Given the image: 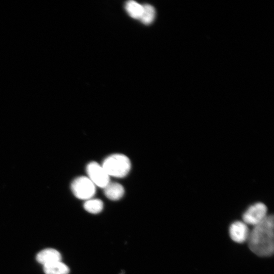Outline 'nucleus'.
<instances>
[{
  "label": "nucleus",
  "mask_w": 274,
  "mask_h": 274,
  "mask_svg": "<svg viewBox=\"0 0 274 274\" xmlns=\"http://www.w3.org/2000/svg\"><path fill=\"white\" fill-rule=\"evenodd\" d=\"M44 271L46 274H68L70 269L67 265L60 261L44 265Z\"/></svg>",
  "instance_id": "nucleus-9"
},
{
  "label": "nucleus",
  "mask_w": 274,
  "mask_h": 274,
  "mask_svg": "<svg viewBox=\"0 0 274 274\" xmlns=\"http://www.w3.org/2000/svg\"><path fill=\"white\" fill-rule=\"evenodd\" d=\"M124 190L123 187L116 182H109L104 188V194L110 200L117 201L123 196Z\"/></svg>",
  "instance_id": "nucleus-8"
},
{
  "label": "nucleus",
  "mask_w": 274,
  "mask_h": 274,
  "mask_svg": "<svg viewBox=\"0 0 274 274\" xmlns=\"http://www.w3.org/2000/svg\"><path fill=\"white\" fill-rule=\"evenodd\" d=\"M267 208L262 203H256L250 206L243 215V222L253 226L261 222L267 216Z\"/></svg>",
  "instance_id": "nucleus-4"
},
{
  "label": "nucleus",
  "mask_w": 274,
  "mask_h": 274,
  "mask_svg": "<svg viewBox=\"0 0 274 274\" xmlns=\"http://www.w3.org/2000/svg\"><path fill=\"white\" fill-rule=\"evenodd\" d=\"M273 216L267 215L250 231L247 240L250 250L257 256L269 257L274 251Z\"/></svg>",
  "instance_id": "nucleus-1"
},
{
  "label": "nucleus",
  "mask_w": 274,
  "mask_h": 274,
  "mask_svg": "<svg viewBox=\"0 0 274 274\" xmlns=\"http://www.w3.org/2000/svg\"><path fill=\"white\" fill-rule=\"evenodd\" d=\"M104 205L103 202L99 199H92L86 200L84 204V209L91 214H98L103 209Z\"/></svg>",
  "instance_id": "nucleus-11"
},
{
  "label": "nucleus",
  "mask_w": 274,
  "mask_h": 274,
  "mask_svg": "<svg viewBox=\"0 0 274 274\" xmlns=\"http://www.w3.org/2000/svg\"><path fill=\"white\" fill-rule=\"evenodd\" d=\"M87 173L89 179L94 184L104 189L110 182L108 174L103 168L96 162H91L87 167Z\"/></svg>",
  "instance_id": "nucleus-5"
},
{
  "label": "nucleus",
  "mask_w": 274,
  "mask_h": 274,
  "mask_svg": "<svg viewBox=\"0 0 274 274\" xmlns=\"http://www.w3.org/2000/svg\"><path fill=\"white\" fill-rule=\"evenodd\" d=\"M143 7V13L140 20L145 25H150L155 19L156 10L153 6L150 5H145Z\"/></svg>",
  "instance_id": "nucleus-12"
},
{
  "label": "nucleus",
  "mask_w": 274,
  "mask_h": 274,
  "mask_svg": "<svg viewBox=\"0 0 274 274\" xmlns=\"http://www.w3.org/2000/svg\"><path fill=\"white\" fill-rule=\"evenodd\" d=\"M102 167L109 176L123 178L129 172L131 164L129 159L125 156L115 154L106 158Z\"/></svg>",
  "instance_id": "nucleus-2"
},
{
  "label": "nucleus",
  "mask_w": 274,
  "mask_h": 274,
  "mask_svg": "<svg viewBox=\"0 0 274 274\" xmlns=\"http://www.w3.org/2000/svg\"><path fill=\"white\" fill-rule=\"evenodd\" d=\"M125 10L132 18L140 20L144 11V7L134 1H129L125 5Z\"/></svg>",
  "instance_id": "nucleus-10"
},
{
  "label": "nucleus",
  "mask_w": 274,
  "mask_h": 274,
  "mask_svg": "<svg viewBox=\"0 0 274 274\" xmlns=\"http://www.w3.org/2000/svg\"><path fill=\"white\" fill-rule=\"evenodd\" d=\"M36 259L43 265H48L62 260V255L57 250L53 248L46 249L40 251L37 255Z\"/></svg>",
  "instance_id": "nucleus-7"
},
{
  "label": "nucleus",
  "mask_w": 274,
  "mask_h": 274,
  "mask_svg": "<svg viewBox=\"0 0 274 274\" xmlns=\"http://www.w3.org/2000/svg\"><path fill=\"white\" fill-rule=\"evenodd\" d=\"M250 234L248 225L243 221L233 222L230 227V235L231 239L237 243H243L247 241Z\"/></svg>",
  "instance_id": "nucleus-6"
},
{
  "label": "nucleus",
  "mask_w": 274,
  "mask_h": 274,
  "mask_svg": "<svg viewBox=\"0 0 274 274\" xmlns=\"http://www.w3.org/2000/svg\"><path fill=\"white\" fill-rule=\"evenodd\" d=\"M71 189L75 196L81 200H89L96 193V186L89 178L82 176L72 182Z\"/></svg>",
  "instance_id": "nucleus-3"
}]
</instances>
